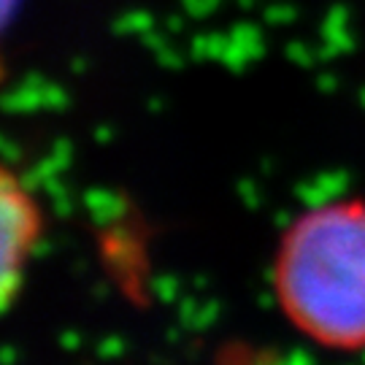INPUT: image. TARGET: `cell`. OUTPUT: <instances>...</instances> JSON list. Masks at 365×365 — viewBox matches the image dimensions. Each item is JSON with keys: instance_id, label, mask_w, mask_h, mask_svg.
<instances>
[{"instance_id": "obj_7", "label": "cell", "mask_w": 365, "mask_h": 365, "mask_svg": "<svg viewBox=\"0 0 365 365\" xmlns=\"http://www.w3.org/2000/svg\"><path fill=\"white\" fill-rule=\"evenodd\" d=\"M125 349H128V344L119 339V336H106V339H101L98 346H95L98 357H103V360H117V357L125 354Z\"/></svg>"}, {"instance_id": "obj_6", "label": "cell", "mask_w": 365, "mask_h": 365, "mask_svg": "<svg viewBox=\"0 0 365 365\" xmlns=\"http://www.w3.org/2000/svg\"><path fill=\"white\" fill-rule=\"evenodd\" d=\"M179 325L184 330H195V317H197V309H200V300L195 295H184L179 298Z\"/></svg>"}, {"instance_id": "obj_12", "label": "cell", "mask_w": 365, "mask_h": 365, "mask_svg": "<svg viewBox=\"0 0 365 365\" xmlns=\"http://www.w3.org/2000/svg\"><path fill=\"white\" fill-rule=\"evenodd\" d=\"M274 225H276V227H279V230H284V233H289V227L295 225V220L289 217L287 211H279V214H276V217H274Z\"/></svg>"}, {"instance_id": "obj_1", "label": "cell", "mask_w": 365, "mask_h": 365, "mask_svg": "<svg viewBox=\"0 0 365 365\" xmlns=\"http://www.w3.org/2000/svg\"><path fill=\"white\" fill-rule=\"evenodd\" d=\"M279 295L314 339L365 344V206L314 209L289 227Z\"/></svg>"}, {"instance_id": "obj_5", "label": "cell", "mask_w": 365, "mask_h": 365, "mask_svg": "<svg viewBox=\"0 0 365 365\" xmlns=\"http://www.w3.org/2000/svg\"><path fill=\"white\" fill-rule=\"evenodd\" d=\"M220 314H222L220 300L217 298L203 300V303H200V309H197V317H195V330H209L211 325H217Z\"/></svg>"}, {"instance_id": "obj_14", "label": "cell", "mask_w": 365, "mask_h": 365, "mask_svg": "<svg viewBox=\"0 0 365 365\" xmlns=\"http://www.w3.org/2000/svg\"><path fill=\"white\" fill-rule=\"evenodd\" d=\"M54 211H57V217H68L71 214V203L60 197V200H54Z\"/></svg>"}, {"instance_id": "obj_18", "label": "cell", "mask_w": 365, "mask_h": 365, "mask_svg": "<svg viewBox=\"0 0 365 365\" xmlns=\"http://www.w3.org/2000/svg\"><path fill=\"white\" fill-rule=\"evenodd\" d=\"M95 295H98V300H103V295H106V287L101 284V287H95Z\"/></svg>"}, {"instance_id": "obj_9", "label": "cell", "mask_w": 365, "mask_h": 365, "mask_svg": "<svg viewBox=\"0 0 365 365\" xmlns=\"http://www.w3.org/2000/svg\"><path fill=\"white\" fill-rule=\"evenodd\" d=\"M60 346L68 349V352H76L78 346H81V336H78L76 330H66V333H60Z\"/></svg>"}, {"instance_id": "obj_4", "label": "cell", "mask_w": 365, "mask_h": 365, "mask_svg": "<svg viewBox=\"0 0 365 365\" xmlns=\"http://www.w3.org/2000/svg\"><path fill=\"white\" fill-rule=\"evenodd\" d=\"M149 287L155 292V298L160 303H179V279L173 274H157L152 282H149Z\"/></svg>"}, {"instance_id": "obj_16", "label": "cell", "mask_w": 365, "mask_h": 365, "mask_svg": "<svg viewBox=\"0 0 365 365\" xmlns=\"http://www.w3.org/2000/svg\"><path fill=\"white\" fill-rule=\"evenodd\" d=\"M244 197H247V203H249V209H257V197H255V192H252V187H244Z\"/></svg>"}, {"instance_id": "obj_10", "label": "cell", "mask_w": 365, "mask_h": 365, "mask_svg": "<svg viewBox=\"0 0 365 365\" xmlns=\"http://www.w3.org/2000/svg\"><path fill=\"white\" fill-rule=\"evenodd\" d=\"M287 360L292 365H314V357L309 352H306L303 346H295V349H292V352L287 354Z\"/></svg>"}, {"instance_id": "obj_13", "label": "cell", "mask_w": 365, "mask_h": 365, "mask_svg": "<svg viewBox=\"0 0 365 365\" xmlns=\"http://www.w3.org/2000/svg\"><path fill=\"white\" fill-rule=\"evenodd\" d=\"M257 306H262V309H274L276 295L274 292H260V295H257Z\"/></svg>"}, {"instance_id": "obj_11", "label": "cell", "mask_w": 365, "mask_h": 365, "mask_svg": "<svg viewBox=\"0 0 365 365\" xmlns=\"http://www.w3.org/2000/svg\"><path fill=\"white\" fill-rule=\"evenodd\" d=\"M16 360H19V352H16V346H14V344H6V346H3V352H0V363H3V365H14Z\"/></svg>"}, {"instance_id": "obj_2", "label": "cell", "mask_w": 365, "mask_h": 365, "mask_svg": "<svg viewBox=\"0 0 365 365\" xmlns=\"http://www.w3.org/2000/svg\"><path fill=\"white\" fill-rule=\"evenodd\" d=\"M6 165L0 179V220H3V271H22V252L30 247L38 217L30 192Z\"/></svg>"}, {"instance_id": "obj_15", "label": "cell", "mask_w": 365, "mask_h": 365, "mask_svg": "<svg viewBox=\"0 0 365 365\" xmlns=\"http://www.w3.org/2000/svg\"><path fill=\"white\" fill-rule=\"evenodd\" d=\"M182 330H184L182 325H179V327H170L168 333H165V339H168V344H179V341H182Z\"/></svg>"}, {"instance_id": "obj_8", "label": "cell", "mask_w": 365, "mask_h": 365, "mask_svg": "<svg viewBox=\"0 0 365 365\" xmlns=\"http://www.w3.org/2000/svg\"><path fill=\"white\" fill-rule=\"evenodd\" d=\"M49 252H52V244H49L46 238H43V241H41V238H33V241H30V247H27V255H33L36 260L49 257Z\"/></svg>"}, {"instance_id": "obj_17", "label": "cell", "mask_w": 365, "mask_h": 365, "mask_svg": "<svg viewBox=\"0 0 365 365\" xmlns=\"http://www.w3.org/2000/svg\"><path fill=\"white\" fill-rule=\"evenodd\" d=\"M192 284H195V287H206L209 279H206V276H197V279H192Z\"/></svg>"}, {"instance_id": "obj_3", "label": "cell", "mask_w": 365, "mask_h": 365, "mask_svg": "<svg viewBox=\"0 0 365 365\" xmlns=\"http://www.w3.org/2000/svg\"><path fill=\"white\" fill-rule=\"evenodd\" d=\"M84 206H87L92 222H95L98 227L114 225V222L122 220L125 211H128L122 197L114 195V192H106V190H92V192H87V195H84Z\"/></svg>"}, {"instance_id": "obj_19", "label": "cell", "mask_w": 365, "mask_h": 365, "mask_svg": "<svg viewBox=\"0 0 365 365\" xmlns=\"http://www.w3.org/2000/svg\"><path fill=\"white\" fill-rule=\"evenodd\" d=\"M276 365H292V363H289V360H287V357H284V363H276Z\"/></svg>"}, {"instance_id": "obj_20", "label": "cell", "mask_w": 365, "mask_h": 365, "mask_svg": "<svg viewBox=\"0 0 365 365\" xmlns=\"http://www.w3.org/2000/svg\"><path fill=\"white\" fill-rule=\"evenodd\" d=\"M363 365H365V352H363Z\"/></svg>"}]
</instances>
